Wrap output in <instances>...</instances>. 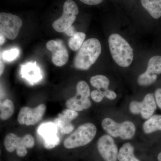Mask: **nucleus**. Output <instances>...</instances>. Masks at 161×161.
Returning a JSON list of instances; mask_svg holds the SVG:
<instances>
[{"label": "nucleus", "mask_w": 161, "mask_h": 161, "mask_svg": "<svg viewBox=\"0 0 161 161\" xmlns=\"http://www.w3.org/2000/svg\"><path fill=\"white\" fill-rule=\"evenodd\" d=\"M99 40L91 38L84 41L74 60V66L80 70L89 69L95 63L101 53Z\"/></svg>", "instance_id": "f257e3e1"}, {"label": "nucleus", "mask_w": 161, "mask_h": 161, "mask_svg": "<svg viewBox=\"0 0 161 161\" xmlns=\"http://www.w3.org/2000/svg\"><path fill=\"white\" fill-rule=\"evenodd\" d=\"M145 133L150 134L156 131H161V115H153L143 125Z\"/></svg>", "instance_id": "f3484780"}, {"label": "nucleus", "mask_w": 161, "mask_h": 161, "mask_svg": "<svg viewBox=\"0 0 161 161\" xmlns=\"http://www.w3.org/2000/svg\"><path fill=\"white\" fill-rule=\"evenodd\" d=\"M21 74L30 83L34 84L42 79L41 69L36 62H27L21 65Z\"/></svg>", "instance_id": "f8f14e48"}, {"label": "nucleus", "mask_w": 161, "mask_h": 161, "mask_svg": "<svg viewBox=\"0 0 161 161\" xmlns=\"http://www.w3.org/2000/svg\"><path fill=\"white\" fill-rule=\"evenodd\" d=\"M158 161H161V152L160 153L158 156Z\"/></svg>", "instance_id": "c9c22d12"}, {"label": "nucleus", "mask_w": 161, "mask_h": 161, "mask_svg": "<svg viewBox=\"0 0 161 161\" xmlns=\"http://www.w3.org/2000/svg\"><path fill=\"white\" fill-rule=\"evenodd\" d=\"M0 117L2 120L9 119L14 114V106L13 103L9 99H6L1 103Z\"/></svg>", "instance_id": "6ab92c4d"}, {"label": "nucleus", "mask_w": 161, "mask_h": 161, "mask_svg": "<svg viewBox=\"0 0 161 161\" xmlns=\"http://www.w3.org/2000/svg\"><path fill=\"white\" fill-rule=\"evenodd\" d=\"M22 138L23 143L26 148L31 149L34 147L35 139L32 136L31 134H26L23 136Z\"/></svg>", "instance_id": "a878e982"}, {"label": "nucleus", "mask_w": 161, "mask_h": 161, "mask_svg": "<svg viewBox=\"0 0 161 161\" xmlns=\"http://www.w3.org/2000/svg\"><path fill=\"white\" fill-rule=\"evenodd\" d=\"M59 132L58 127L55 123H48L40 126L38 129V133L44 139L43 146L46 149H53L59 144Z\"/></svg>", "instance_id": "9b49d317"}, {"label": "nucleus", "mask_w": 161, "mask_h": 161, "mask_svg": "<svg viewBox=\"0 0 161 161\" xmlns=\"http://www.w3.org/2000/svg\"><path fill=\"white\" fill-rule=\"evenodd\" d=\"M112 58L115 63L122 67H128L133 60V50L128 42L118 34H113L108 39Z\"/></svg>", "instance_id": "f03ea898"}, {"label": "nucleus", "mask_w": 161, "mask_h": 161, "mask_svg": "<svg viewBox=\"0 0 161 161\" xmlns=\"http://www.w3.org/2000/svg\"><path fill=\"white\" fill-rule=\"evenodd\" d=\"M134 147L130 143L124 144L119 151V161H140L134 155Z\"/></svg>", "instance_id": "dca6fc26"}, {"label": "nucleus", "mask_w": 161, "mask_h": 161, "mask_svg": "<svg viewBox=\"0 0 161 161\" xmlns=\"http://www.w3.org/2000/svg\"><path fill=\"white\" fill-rule=\"evenodd\" d=\"M4 65L3 64V61L2 60H1V70H0V75H3V71H4Z\"/></svg>", "instance_id": "f704fd0d"}, {"label": "nucleus", "mask_w": 161, "mask_h": 161, "mask_svg": "<svg viewBox=\"0 0 161 161\" xmlns=\"http://www.w3.org/2000/svg\"><path fill=\"white\" fill-rule=\"evenodd\" d=\"M46 108L44 104H40L34 108L28 107H23L18 114V122L27 126L34 125L42 119Z\"/></svg>", "instance_id": "6e6552de"}, {"label": "nucleus", "mask_w": 161, "mask_h": 161, "mask_svg": "<svg viewBox=\"0 0 161 161\" xmlns=\"http://www.w3.org/2000/svg\"><path fill=\"white\" fill-rule=\"evenodd\" d=\"M90 96L91 92L88 85L84 80L79 81L76 86V95L67 100L66 106L77 112L87 109L92 105Z\"/></svg>", "instance_id": "39448f33"}, {"label": "nucleus", "mask_w": 161, "mask_h": 161, "mask_svg": "<svg viewBox=\"0 0 161 161\" xmlns=\"http://www.w3.org/2000/svg\"><path fill=\"white\" fill-rule=\"evenodd\" d=\"M46 47L52 52V61L55 65L62 66L66 64L69 60L68 52L62 40H50Z\"/></svg>", "instance_id": "9d476101"}, {"label": "nucleus", "mask_w": 161, "mask_h": 161, "mask_svg": "<svg viewBox=\"0 0 161 161\" xmlns=\"http://www.w3.org/2000/svg\"><path fill=\"white\" fill-rule=\"evenodd\" d=\"M96 132L97 128L93 124L86 123L80 125L75 132L65 139L64 146L68 149L83 147L93 140Z\"/></svg>", "instance_id": "7ed1b4c3"}, {"label": "nucleus", "mask_w": 161, "mask_h": 161, "mask_svg": "<svg viewBox=\"0 0 161 161\" xmlns=\"http://www.w3.org/2000/svg\"><path fill=\"white\" fill-rule=\"evenodd\" d=\"M141 102L133 101L130 103V110L131 113L135 115H138L141 114Z\"/></svg>", "instance_id": "bb28decb"}, {"label": "nucleus", "mask_w": 161, "mask_h": 161, "mask_svg": "<svg viewBox=\"0 0 161 161\" xmlns=\"http://www.w3.org/2000/svg\"><path fill=\"white\" fill-rule=\"evenodd\" d=\"M102 126L109 135L113 137L130 139L135 134V125L130 121L118 123L112 119L106 118L102 122Z\"/></svg>", "instance_id": "20e7f679"}, {"label": "nucleus", "mask_w": 161, "mask_h": 161, "mask_svg": "<svg viewBox=\"0 0 161 161\" xmlns=\"http://www.w3.org/2000/svg\"><path fill=\"white\" fill-rule=\"evenodd\" d=\"M141 102V116L144 119H148L153 116L157 108L155 98L152 94L149 93L145 96Z\"/></svg>", "instance_id": "ddd939ff"}, {"label": "nucleus", "mask_w": 161, "mask_h": 161, "mask_svg": "<svg viewBox=\"0 0 161 161\" xmlns=\"http://www.w3.org/2000/svg\"><path fill=\"white\" fill-rule=\"evenodd\" d=\"M90 83L92 86L97 89H108L110 81L108 78L102 75H95L90 79Z\"/></svg>", "instance_id": "aec40b11"}, {"label": "nucleus", "mask_w": 161, "mask_h": 161, "mask_svg": "<svg viewBox=\"0 0 161 161\" xmlns=\"http://www.w3.org/2000/svg\"><path fill=\"white\" fill-rule=\"evenodd\" d=\"M157 78V75H153L147 71L139 76L137 82L142 86H147L154 83Z\"/></svg>", "instance_id": "5701e85b"}, {"label": "nucleus", "mask_w": 161, "mask_h": 161, "mask_svg": "<svg viewBox=\"0 0 161 161\" xmlns=\"http://www.w3.org/2000/svg\"><path fill=\"white\" fill-rule=\"evenodd\" d=\"M84 4L88 5H97L100 4L103 0H80Z\"/></svg>", "instance_id": "2f4dec72"}, {"label": "nucleus", "mask_w": 161, "mask_h": 161, "mask_svg": "<svg viewBox=\"0 0 161 161\" xmlns=\"http://www.w3.org/2000/svg\"><path fill=\"white\" fill-rule=\"evenodd\" d=\"M27 148L25 147H19L16 149V153L18 156L20 157H23L27 154Z\"/></svg>", "instance_id": "c756f323"}, {"label": "nucleus", "mask_w": 161, "mask_h": 161, "mask_svg": "<svg viewBox=\"0 0 161 161\" xmlns=\"http://www.w3.org/2000/svg\"><path fill=\"white\" fill-rule=\"evenodd\" d=\"M117 97L116 93L113 91L110 90H106V96L107 98L110 100H114Z\"/></svg>", "instance_id": "7c9ffc66"}, {"label": "nucleus", "mask_w": 161, "mask_h": 161, "mask_svg": "<svg viewBox=\"0 0 161 161\" xmlns=\"http://www.w3.org/2000/svg\"><path fill=\"white\" fill-rule=\"evenodd\" d=\"M22 20L18 16L9 13L0 14V33L5 37L14 40L22 27Z\"/></svg>", "instance_id": "0eeeda50"}, {"label": "nucleus", "mask_w": 161, "mask_h": 161, "mask_svg": "<svg viewBox=\"0 0 161 161\" xmlns=\"http://www.w3.org/2000/svg\"><path fill=\"white\" fill-rule=\"evenodd\" d=\"M1 39H0V40H1V42H0V44H1V45H3V43H5V40H6V37L3 36V35L1 34Z\"/></svg>", "instance_id": "72a5a7b5"}, {"label": "nucleus", "mask_w": 161, "mask_h": 161, "mask_svg": "<svg viewBox=\"0 0 161 161\" xmlns=\"http://www.w3.org/2000/svg\"><path fill=\"white\" fill-rule=\"evenodd\" d=\"M154 95L157 104L161 109V88L156 90Z\"/></svg>", "instance_id": "c85d7f7f"}, {"label": "nucleus", "mask_w": 161, "mask_h": 161, "mask_svg": "<svg viewBox=\"0 0 161 161\" xmlns=\"http://www.w3.org/2000/svg\"><path fill=\"white\" fill-rule=\"evenodd\" d=\"M97 148L105 161H117L118 148L111 136L104 135L101 136L97 142Z\"/></svg>", "instance_id": "1a4fd4ad"}, {"label": "nucleus", "mask_w": 161, "mask_h": 161, "mask_svg": "<svg viewBox=\"0 0 161 161\" xmlns=\"http://www.w3.org/2000/svg\"><path fill=\"white\" fill-rule=\"evenodd\" d=\"M146 71L153 75L161 74V56H154L150 58L148 62V66Z\"/></svg>", "instance_id": "4be33fe9"}, {"label": "nucleus", "mask_w": 161, "mask_h": 161, "mask_svg": "<svg viewBox=\"0 0 161 161\" xmlns=\"http://www.w3.org/2000/svg\"><path fill=\"white\" fill-rule=\"evenodd\" d=\"M69 36H72L76 33L77 32L75 31V28L74 26H71L68 29H67L64 32Z\"/></svg>", "instance_id": "473e14b6"}, {"label": "nucleus", "mask_w": 161, "mask_h": 161, "mask_svg": "<svg viewBox=\"0 0 161 161\" xmlns=\"http://www.w3.org/2000/svg\"><path fill=\"white\" fill-rule=\"evenodd\" d=\"M20 50L18 48H14L5 51L1 54L2 59L7 62H11L15 60L19 55Z\"/></svg>", "instance_id": "b1692460"}, {"label": "nucleus", "mask_w": 161, "mask_h": 161, "mask_svg": "<svg viewBox=\"0 0 161 161\" xmlns=\"http://www.w3.org/2000/svg\"><path fill=\"white\" fill-rule=\"evenodd\" d=\"M62 114L64 117L69 119L71 121L75 119L78 115V113L77 111L69 108L64 110Z\"/></svg>", "instance_id": "cd10ccee"}, {"label": "nucleus", "mask_w": 161, "mask_h": 161, "mask_svg": "<svg viewBox=\"0 0 161 161\" xmlns=\"http://www.w3.org/2000/svg\"><path fill=\"white\" fill-rule=\"evenodd\" d=\"M86 38V34L83 32H78L70 38L69 46L73 51H78L82 46Z\"/></svg>", "instance_id": "412c9836"}, {"label": "nucleus", "mask_w": 161, "mask_h": 161, "mask_svg": "<svg viewBox=\"0 0 161 161\" xmlns=\"http://www.w3.org/2000/svg\"><path fill=\"white\" fill-rule=\"evenodd\" d=\"M4 146L6 150L10 153L14 152L19 147H25L22 137H19L13 133H9L6 135L4 139Z\"/></svg>", "instance_id": "2eb2a0df"}, {"label": "nucleus", "mask_w": 161, "mask_h": 161, "mask_svg": "<svg viewBox=\"0 0 161 161\" xmlns=\"http://www.w3.org/2000/svg\"><path fill=\"white\" fill-rule=\"evenodd\" d=\"M142 6L154 19L161 17V0H141Z\"/></svg>", "instance_id": "4468645a"}, {"label": "nucleus", "mask_w": 161, "mask_h": 161, "mask_svg": "<svg viewBox=\"0 0 161 161\" xmlns=\"http://www.w3.org/2000/svg\"><path fill=\"white\" fill-rule=\"evenodd\" d=\"M105 96L106 90L102 91L101 90L97 89L92 91L91 93V98L96 103L101 102Z\"/></svg>", "instance_id": "393cba45"}, {"label": "nucleus", "mask_w": 161, "mask_h": 161, "mask_svg": "<svg viewBox=\"0 0 161 161\" xmlns=\"http://www.w3.org/2000/svg\"><path fill=\"white\" fill-rule=\"evenodd\" d=\"M71 121L66 118L62 114L58 115V118L55 120L54 123L58 127L59 132L61 134H66L70 133L74 129L71 124Z\"/></svg>", "instance_id": "a211bd4d"}, {"label": "nucleus", "mask_w": 161, "mask_h": 161, "mask_svg": "<svg viewBox=\"0 0 161 161\" xmlns=\"http://www.w3.org/2000/svg\"><path fill=\"white\" fill-rule=\"evenodd\" d=\"M78 12L76 3L73 0H67L64 4L63 14L60 18L53 23V28L58 32H64L72 26Z\"/></svg>", "instance_id": "423d86ee"}]
</instances>
